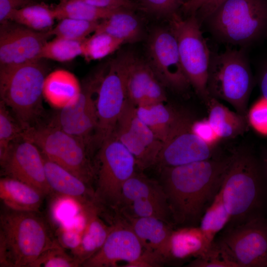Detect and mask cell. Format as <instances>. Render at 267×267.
<instances>
[{
  "label": "cell",
  "instance_id": "cell-26",
  "mask_svg": "<svg viewBox=\"0 0 267 267\" xmlns=\"http://www.w3.org/2000/svg\"><path fill=\"white\" fill-rule=\"evenodd\" d=\"M81 90V85L74 74L58 69L46 76L43 95L50 104L62 108L73 102Z\"/></svg>",
  "mask_w": 267,
  "mask_h": 267
},
{
  "label": "cell",
  "instance_id": "cell-36",
  "mask_svg": "<svg viewBox=\"0 0 267 267\" xmlns=\"http://www.w3.org/2000/svg\"><path fill=\"white\" fill-rule=\"evenodd\" d=\"M99 21H89L73 18L60 20L49 32L52 36L73 40L83 41L94 33Z\"/></svg>",
  "mask_w": 267,
  "mask_h": 267
},
{
  "label": "cell",
  "instance_id": "cell-31",
  "mask_svg": "<svg viewBox=\"0 0 267 267\" xmlns=\"http://www.w3.org/2000/svg\"><path fill=\"white\" fill-rule=\"evenodd\" d=\"M164 195L160 182L135 172L123 186L121 204L129 206L139 199Z\"/></svg>",
  "mask_w": 267,
  "mask_h": 267
},
{
  "label": "cell",
  "instance_id": "cell-16",
  "mask_svg": "<svg viewBox=\"0 0 267 267\" xmlns=\"http://www.w3.org/2000/svg\"><path fill=\"white\" fill-rule=\"evenodd\" d=\"M0 163L4 176L32 186L45 196H53L46 180L43 155L32 142L21 137L17 139Z\"/></svg>",
  "mask_w": 267,
  "mask_h": 267
},
{
  "label": "cell",
  "instance_id": "cell-4",
  "mask_svg": "<svg viewBox=\"0 0 267 267\" xmlns=\"http://www.w3.org/2000/svg\"><path fill=\"white\" fill-rule=\"evenodd\" d=\"M39 61L0 70V95L24 130L39 123L46 77Z\"/></svg>",
  "mask_w": 267,
  "mask_h": 267
},
{
  "label": "cell",
  "instance_id": "cell-46",
  "mask_svg": "<svg viewBox=\"0 0 267 267\" xmlns=\"http://www.w3.org/2000/svg\"><path fill=\"white\" fill-rule=\"evenodd\" d=\"M87 3L102 8H126L133 10L136 5L130 0H84Z\"/></svg>",
  "mask_w": 267,
  "mask_h": 267
},
{
  "label": "cell",
  "instance_id": "cell-7",
  "mask_svg": "<svg viewBox=\"0 0 267 267\" xmlns=\"http://www.w3.org/2000/svg\"><path fill=\"white\" fill-rule=\"evenodd\" d=\"M92 162L93 202L101 211L117 209L121 204L124 183L135 172L134 157L112 135L98 148Z\"/></svg>",
  "mask_w": 267,
  "mask_h": 267
},
{
  "label": "cell",
  "instance_id": "cell-45",
  "mask_svg": "<svg viewBox=\"0 0 267 267\" xmlns=\"http://www.w3.org/2000/svg\"><path fill=\"white\" fill-rule=\"evenodd\" d=\"M35 3L33 0H0V23L9 20L15 10Z\"/></svg>",
  "mask_w": 267,
  "mask_h": 267
},
{
  "label": "cell",
  "instance_id": "cell-13",
  "mask_svg": "<svg viewBox=\"0 0 267 267\" xmlns=\"http://www.w3.org/2000/svg\"><path fill=\"white\" fill-rule=\"evenodd\" d=\"M105 72L101 69L87 79L81 85V90L76 100L60 108L49 123L85 139L91 145L97 126L94 96Z\"/></svg>",
  "mask_w": 267,
  "mask_h": 267
},
{
  "label": "cell",
  "instance_id": "cell-12",
  "mask_svg": "<svg viewBox=\"0 0 267 267\" xmlns=\"http://www.w3.org/2000/svg\"><path fill=\"white\" fill-rule=\"evenodd\" d=\"M147 56L146 61L165 88L182 92L191 86L181 63L176 38L170 28L157 27L151 32Z\"/></svg>",
  "mask_w": 267,
  "mask_h": 267
},
{
  "label": "cell",
  "instance_id": "cell-48",
  "mask_svg": "<svg viewBox=\"0 0 267 267\" xmlns=\"http://www.w3.org/2000/svg\"><path fill=\"white\" fill-rule=\"evenodd\" d=\"M258 83L263 97L267 100V61L262 65L260 68Z\"/></svg>",
  "mask_w": 267,
  "mask_h": 267
},
{
  "label": "cell",
  "instance_id": "cell-38",
  "mask_svg": "<svg viewBox=\"0 0 267 267\" xmlns=\"http://www.w3.org/2000/svg\"><path fill=\"white\" fill-rule=\"evenodd\" d=\"M81 262L65 251L57 240L43 252L31 267H79Z\"/></svg>",
  "mask_w": 267,
  "mask_h": 267
},
{
  "label": "cell",
  "instance_id": "cell-8",
  "mask_svg": "<svg viewBox=\"0 0 267 267\" xmlns=\"http://www.w3.org/2000/svg\"><path fill=\"white\" fill-rule=\"evenodd\" d=\"M253 83L244 50L227 48L221 53H211L207 80L209 96L226 101L246 116Z\"/></svg>",
  "mask_w": 267,
  "mask_h": 267
},
{
  "label": "cell",
  "instance_id": "cell-44",
  "mask_svg": "<svg viewBox=\"0 0 267 267\" xmlns=\"http://www.w3.org/2000/svg\"><path fill=\"white\" fill-rule=\"evenodd\" d=\"M166 261L165 258L161 254L145 250L136 260L125 267H160Z\"/></svg>",
  "mask_w": 267,
  "mask_h": 267
},
{
  "label": "cell",
  "instance_id": "cell-25",
  "mask_svg": "<svg viewBox=\"0 0 267 267\" xmlns=\"http://www.w3.org/2000/svg\"><path fill=\"white\" fill-rule=\"evenodd\" d=\"M205 102L207 119L220 139L234 138L245 132L248 124L246 116L229 110L212 96Z\"/></svg>",
  "mask_w": 267,
  "mask_h": 267
},
{
  "label": "cell",
  "instance_id": "cell-6",
  "mask_svg": "<svg viewBox=\"0 0 267 267\" xmlns=\"http://www.w3.org/2000/svg\"><path fill=\"white\" fill-rule=\"evenodd\" d=\"M21 137L35 144L48 160L74 174L92 187L93 162L90 144L48 123L24 130Z\"/></svg>",
  "mask_w": 267,
  "mask_h": 267
},
{
  "label": "cell",
  "instance_id": "cell-37",
  "mask_svg": "<svg viewBox=\"0 0 267 267\" xmlns=\"http://www.w3.org/2000/svg\"><path fill=\"white\" fill-rule=\"evenodd\" d=\"M129 206L133 217L154 218L168 222L171 216L165 195L139 199Z\"/></svg>",
  "mask_w": 267,
  "mask_h": 267
},
{
  "label": "cell",
  "instance_id": "cell-41",
  "mask_svg": "<svg viewBox=\"0 0 267 267\" xmlns=\"http://www.w3.org/2000/svg\"><path fill=\"white\" fill-rule=\"evenodd\" d=\"M193 267H236V265L224 257L214 242L208 251L190 263Z\"/></svg>",
  "mask_w": 267,
  "mask_h": 267
},
{
  "label": "cell",
  "instance_id": "cell-32",
  "mask_svg": "<svg viewBox=\"0 0 267 267\" xmlns=\"http://www.w3.org/2000/svg\"><path fill=\"white\" fill-rule=\"evenodd\" d=\"M230 220V215L219 191L201 218L199 228L210 245L213 244L216 235Z\"/></svg>",
  "mask_w": 267,
  "mask_h": 267
},
{
  "label": "cell",
  "instance_id": "cell-10",
  "mask_svg": "<svg viewBox=\"0 0 267 267\" xmlns=\"http://www.w3.org/2000/svg\"><path fill=\"white\" fill-rule=\"evenodd\" d=\"M215 244L236 267H267V223L260 218L238 224Z\"/></svg>",
  "mask_w": 267,
  "mask_h": 267
},
{
  "label": "cell",
  "instance_id": "cell-30",
  "mask_svg": "<svg viewBox=\"0 0 267 267\" xmlns=\"http://www.w3.org/2000/svg\"><path fill=\"white\" fill-rule=\"evenodd\" d=\"M55 19L53 9L35 3L15 10L9 20L36 31L46 32L53 28Z\"/></svg>",
  "mask_w": 267,
  "mask_h": 267
},
{
  "label": "cell",
  "instance_id": "cell-1",
  "mask_svg": "<svg viewBox=\"0 0 267 267\" xmlns=\"http://www.w3.org/2000/svg\"><path fill=\"white\" fill-rule=\"evenodd\" d=\"M231 160V155L160 169V183L176 222L193 223L200 218L219 191Z\"/></svg>",
  "mask_w": 267,
  "mask_h": 267
},
{
  "label": "cell",
  "instance_id": "cell-27",
  "mask_svg": "<svg viewBox=\"0 0 267 267\" xmlns=\"http://www.w3.org/2000/svg\"><path fill=\"white\" fill-rule=\"evenodd\" d=\"M95 32L107 34L124 44L138 42L143 36V27L132 9L121 8L109 17L99 22Z\"/></svg>",
  "mask_w": 267,
  "mask_h": 267
},
{
  "label": "cell",
  "instance_id": "cell-33",
  "mask_svg": "<svg viewBox=\"0 0 267 267\" xmlns=\"http://www.w3.org/2000/svg\"><path fill=\"white\" fill-rule=\"evenodd\" d=\"M83 41L55 37L44 44L41 58L61 62L71 61L82 55Z\"/></svg>",
  "mask_w": 267,
  "mask_h": 267
},
{
  "label": "cell",
  "instance_id": "cell-39",
  "mask_svg": "<svg viewBox=\"0 0 267 267\" xmlns=\"http://www.w3.org/2000/svg\"><path fill=\"white\" fill-rule=\"evenodd\" d=\"M186 0H139L141 7L157 16L169 17L177 13Z\"/></svg>",
  "mask_w": 267,
  "mask_h": 267
},
{
  "label": "cell",
  "instance_id": "cell-14",
  "mask_svg": "<svg viewBox=\"0 0 267 267\" xmlns=\"http://www.w3.org/2000/svg\"><path fill=\"white\" fill-rule=\"evenodd\" d=\"M52 35L8 20L0 26V70L40 60L42 49Z\"/></svg>",
  "mask_w": 267,
  "mask_h": 267
},
{
  "label": "cell",
  "instance_id": "cell-47",
  "mask_svg": "<svg viewBox=\"0 0 267 267\" xmlns=\"http://www.w3.org/2000/svg\"><path fill=\"white\" fill-rule=\"evenodd\" d=\"M220 0H186L182 6L186 13L190 15L195 14L197 11L210 7Z\"/></svg>",
  "mask_w": 267,
  "mask_h": 267
},
{
  "label": "cell",
  "instance_id": "cell-34",
  "mask_svg": "<svg viewBox=\"0 0 267 267\" xmlns=\"http://www.w3.org/2000/svg\"><path fill=\"white\" fill-rule=\"evenodd\" d=\"M123 42L102 32H94L83 42L82 56L87 61L103 58L118 49Z\"/></svg>",
  "mask_w": 267,
  "mask_h": 267
},
{
  "label": "cell",
  "instance_id": "cell-50",
  "mask_svg": "<svg viewBox=\"0 0 267 267\" xmlns=\"http://www.w3.org/2000/svg\"></svg>",
  "mask_w": 267,
  "mask_h": 267
},
{
  "label": "cell",
  "instance_id": "cell-35",
  "mask_svg": "<svg viewBox=\"0 0 267 267\" xmlns=\"http://www.w3.org/2000/svg\"><path fill=\"white\" fill-rule=\"evenodd\" d=\"M8 107L0 102V162L5 157L11 144L21 137L24 129L10 114Z\"/></svg>",
  "mask_w": 267,
  "mask_h": 267
},
{
  "label": "cell",
  "instance_id": "cell-18",
  "mask_svg": "<svg viewBox=\"0 0 267 267\" xmlns=\"http://www.w3.org/2000/svg\"><path fill=\"white\" fill-rule=\"evenodd\" d=\"M189 118L165 142L162 143L156 164L160 168L175 167L214 157L215 146L210 145L191 130Z\"/></svg>",
  "mask_w": 267,
  "mask_h": 267
},
{
  "label": "cell",
  "instance_id": "cell-22",
  "mask_svg": "<svg viewBox=\"0 0 267 267\" xmlns=\"http://www.w3.org/2000/svg\"><path fill=\"white\" fill-rule=\"evenodd\" d=\"M164 103L136 107L138 117L162 143L190 118L186 114Z\"/></svg>",
  "mask_w": 267,
  "mask_h": 267
},
{
  "label": "cell",
  "instance_id": "cell-49",
  "mask_svg": "<svg viewBox=\"0 0 267 267\" xmlns=\"http://www.w3.org/2000/svg\"><path fill=\"white\" fill-rule=\"evenodd\" d=\"M261 164L266 178H267V147L263 153Z\"/></svg>",
  "mask_w": 267,
  "mask_h": 267
},
{
  "label": "cell",
  "instance_id": "cell-3",
  "mask_svg": "<svg viewBox=\"0 0 267 267\" xmlns=\"http://www.w3.org/2000/svg\"><path fill=\"white\" fill-rule=\"evenodd\" d=\"M204 17L226 43L246 45L267 37V0H222Z\"/></svg>",
  "mask_w": 267,
  "mask_h": 267
},
{
  "label": "cell",
  "instance_id": "cell-15",
  "mask_svg": "<svg viewBox=\"0 0 267 267\" xmlns=\"http://www.w3.org/2000/svg\"><path fill=\"white\" fill-rule=\"evenodd\" d=\"M133 154L141 170L156 164L162 142L138 117L136 107L126 102L113 134Z\"/></svg>",
  "mask_w": 267,
  "mask_h": 267
},
{
  "label": "cell",
  "instance_id": "cell-43",
  "mask_svg": "<svg viewBox=\"0 0 267 267\" xmlns=\"http://www.w3.org/2000/svg\"><path fill=\"white\" fill-rule=\"evenodd\" d=\"M191 130L201 140L212 146H215L220 139L207 119L193 121Z\"/></svg>",
  "mask_w": 267,
  "mask_h": 267
},
{
  "label": "cell",
  "instance_id": "cell-23",
  "mask_svg": "<svg viewBox=\"0 0 267 267\" xmlns=\"http://www.w3.org/2000/svg\"><path fill=\"white\" fill-rule=\"evenodd\" d=\"M45 195L41 191L16 179L3 177L0 179V198L10 209L39 212Z\"/></svg>",
  "mask_w": 267,
  "mask_h": 267
},
{
  "label": "cell",
  "instance_id": "cell-17",
  "mask_svg": "<svg viewBox=\"0 0 267 267\" xmlns=\"http://www.w3.org/2000/svg\"><path fill=\"white\" fill-rule=\"evenodd\" d=\"M125 75L128 101L135 107L165 102V87L147 61L130 52L119 56Z\"/></svg>",
  "mask_w": 267,
  "mask_h": 267
},
{
  "label": "cell",
  "instance_id": "cell-42",
  "mask_svg": "<svg viewBox=\"0 0 267 267\" xmlns=\"http://www.w3.org/2000/svg\"><path fill=\"white\" fill-rule=\"evenodd\" d=\"M82 234V229L61 225L56 230V239L62 247L72 251L79 245Z\"/></svg>",
  "mask_w": 267,
  "mask_h": 267
},
{
  "label": "cell",
  "instance_id": "cell-29",
  "mask_svg": "<svg viewBox=\"0 0 267 267\" xmlns=\"http://www.w3.org/2000/svg\"><path fill=\"white\" fill-rule=\"evenodd\" d=\"M121 8H107L91 5L84 0H61L53 8L55 19L73 18L99 21L109 17Z\"/></svg>",
  "mask_w": 267,
  "mask_h": 267
},
{
  "label": "cell",
  "instance_id": "cell-11",
  "mask_svg": "<svg viewBox=\"0 0 267 267\" xmlns=\"http://www.w3.org/2000/svg\"><path fill=\"white\" fill-rule=\"evenodd\" d=\"M127 100L124 72L119 56L110 63L98 89L96 98L97 126L92 137V148H98L113 134Z\"/></svg>",
  "mask_w": 267,
  "mask_h": 267
},
{
  "label": "cell",
  "instance_id": "cell-40",
  "mask_svg": "<svg viewBox=\"0 0 267 267\" xmlns=\"http://www.w3.org/2000/svg\"><path fill=\"white\" fill-rule=\"evenodd\" d=\"M248 124L258 133L267 135V100L262 96L252 106L247 115Z\"/></svg>",
  "mask_w": 267,
  "mask_h": 267
},
{
  "label": "cell",
  "instance_id": "cell-2",
  "mask_svg": "<svg viewBox=\"0 0 267 267\" xmlns=\"http://www.w3.org/2000/svg\"><path fill=\"white\" fill-rule=\"evenodd\" d=\"M56 240L38 212L7 208L0 216V267H31Z\"/></svg>",
  "mask_w": 267,
  "mask_h": 267
},
{
  "label": "cell",
  "instance_id": "cell-28",
  "mask_svg": "<svg viewBox=\"0 0 267 267\" xmlns=\"http://www.w3.org/2000/svg\"><path fill=\"white\" fill-rule=\"evenodd\" d=\"M212 245L199 227L173 230L169 241L168 259L182 260L192 256L198 257L206 253Z\"/></svg>",
  "mask_w": 267,
  "mask_h": 267
},
{
  "label": "cell",
  "instance_id": "cell-5",
  "mask_svg": "<svg viewBox=\"0 0 267 267\" xmlns=\"http://www.w3.org/2000/svg\"><path fill=\"white\" fill-rule=\"evenodd\" d=\"M265 174L261 163L248 151L231 155L219 190L231 216L238 224L249 219L261 198Z\"/></svg>",
  "mask_w": 267,
  "mask_h": 267
},
{
  "label": "cell",
  "instance_id": "cell-24",
  "mask_svg": "<svg viewBox=\"0 0 267 267\" xmlns=\"http://www.w3.org/2000/svg\"><path fill=\"white\" fill-rule=\"evenodd\" d=\"M129 223L145 250L168 260V244L173 231L168 222L154 218L130 217Z\"/></svg>",
  "mask_w": 267,
  "mask_h": 267
},
{
  "label": "cell",
  "instance_id": "cell-21",
  "mask_svg": "<svg viewBox=\"0 0 267 267\" xmlns=\"http://www.w3.org/2000/svg\"><path fill=\"white\" fill-rule=\"evenodd\" d=\"M43 156L46 180L53 196L70 199L80 206L93 201V191L90 186L44 155Z\"/></svg>",
  "mask_w": 267,
  "mask_h": 267
},
{
  "label": "cell",
  "instance_id": "cell-19",
  "mask_svg": "<svg viewBox=\"0 0 267 267\" xmlns=\"http://www.w3.org/2000/svg\"><path fill=\"white\" fill-rule=\"evenodd\" d=\"M143 248L130 223L118 220L111 224V230L101 248L82 267H117L120 262H126V266L140 257Z\"/></svg>",
  "mask_w": 267,
  "mask_h": 267
},
{
  "label": "cell",
  "instance_id": "cell-20",
  "mask_svg": "<svg viewBox=\"0 0 267 267\" xmlns=\"http://www.w3.org/2000/svg\"><path fill=\"white\" fill-rule=\"evenodd\" d=\"M80 213L83 217L84 224L81 242L71 254L83 264L102 246L111 230L101 220V210L93 201L81 206Z\"/></svg>",
  "mask_w": 267,
  "mask_h": 267
},
{
  "label": "cell",
  "instance_id": "cell-9",
  "mask_svg": "<svg viewBox=\"0 0 267 267\" xmlns=\"http://www.w3.org/2000/svg\"><path fill=\"white\" fill-rule=\"evenodd\" d=\"M183 71L196 93L205 101L209 97L207 80L211 53L195 14L183 19L177 13L170 18Z\"/></svg>",
  "mask_w": 267,
  "mask_h": 267
}]
</instances>
